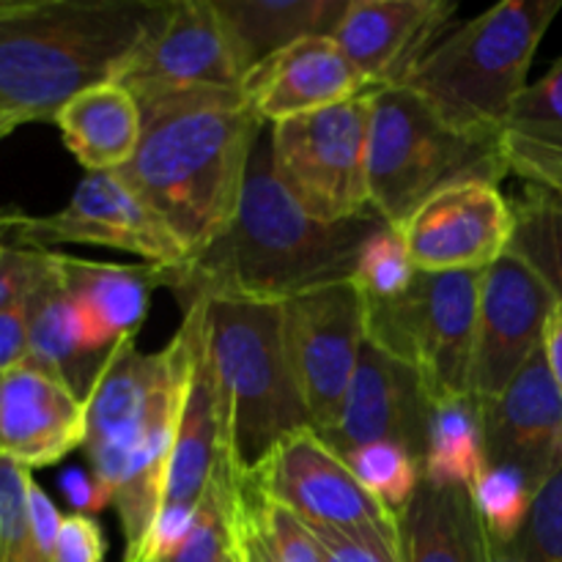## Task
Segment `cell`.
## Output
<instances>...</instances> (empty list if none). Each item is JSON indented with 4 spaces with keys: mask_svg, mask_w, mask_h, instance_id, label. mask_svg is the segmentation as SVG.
<instances>
[{
    "mask_svg": "<svg viewBox=\"0 0 562 562\" xmlns=\"http://www.w3.org/2000/svg\"><path fill=\"white\" fill-rule=\"evenodd\" d=\"M384 220L366 212L346 223H318L296 206L272 168L269 140L258 143L239 212L223 236L173 269H157L159 289L181 311L198 300L283 302L351 280L360 247Z\"/></svg>",
    "mask_w": 562,
    "mask_h": 562,
    "instance_id": "cell-1",
    "label": "cell"
},
{
    "mask_svg": "<svg viewBox=\"0 0 562 562\" xmlns=\"http://www.w3.org/2000/svg\"><path fill=\"white\" fill-rule=\"evenodd\" d=\"M140 113V143L119 173L190 258L234 223L263 121L241 88L154 97Z\"/></svg>",
    "mask_w": 562,
    "mask_h": 562,
    "instance_id": "cell-2",
    "label": "cell"
},
{
    "mask_svg": "<svg viewBox=\"0 0 562 562\" xmlns=\"http://www.w3.org/2000/svg\"><path fill=\"white\" fill-rule=\"evenodd\" d=\"M190 329L181 322L162 351L126 338L110 351L86 398L88 467L113 497L124 532V562H135L165 499L170 453L184 404Z\"/></svg>",
    "mask_w": 562,
    "mask_h": 562,
    "instance_id": "cell-3",
    "label": "cell"
},
{
    "mask_svg": "<svg viewBox=\"0 0 562 562\" xmlns=\"http://www.w3.org/2000/svg\"><path fill=\"white\" fill-rule=\"evenodd\" d=\"M165 0H9L0 11V110L55 121L86 88L119 75Z\"/></svg>",
    "mask_w": 562,
    "mask_h": 562,
    "instance_id": "cell-4",
    "label": "cell"
},
{
    "mask_svg": "<svg viewBox=\"0 0 562 562\" xmlns=\"http://www.w3.org/2000/svg\"><path fill=\"white\" fill-rule=\"evenodd\" d=\"M562 0H505L442 38L404 80L448 121L503 137Z\"/></svg>",
    "mask_w": 562,
    "mask_h": 562,
    "instance_id": "cell-5",
    "label": "cell"
},
{
    "mask_svg": "<svg viewBox=\"0 0 562 562\" xmlns=\"http://www.w3.org/2000/svg\"><path fill=\"white\" fill-rule=\"evenodd\" d=\"M508 162L503 137L477 135L445 119L406 86L376 88L368 132L371 209L401 225L437 192L464 181L503 184Z\"/></svg>",
    "mask_w": 562,
    "mask_h": 562,
    "instance_id": "cell-6",
    "label": "cell"
},
{
    "mask_svg": "<svg viewBox=\"0 0 562 562\" xmlns=\"http://www.w3.org/2000/svg\"><path fill=\"white\" fill-rule=\"evenodd\" d=\"M203 327L228 417L236 470L250 472L291 434L311 428L283 335V305L203 300Z\"/></svg>",
    "mask_w": 562,
    "mask_h": 562,
    "instance_id": "cell-7",
    "label": "cell"
},
{
    "mask_svg": "<svg viewBox=\"0 0 562 562\" xmlns=\"http://www.w3.org/2000/svg\"><path fill=\"white\" fill-rule=\"evenodd\" d=\"M483 272H417L406 294L366 302V340L417 373L431 404L470 395Z\"/></svg>",
    "mask_w": 562,
    "mask_h": 562,
    "instance_id": "cell-8",
    "label": "cell"
},
{
    "mask_svg": "<svg viewBox=\"0 0 562 562\" xmlns=\"http://www.w3.org/2000/svg\"><path fill=\"white\" fill-rule=\"evenodd\" d=\"M373 91L272 124L269 151L280 184L318 223L373 212L368 190V132Z\"/></svg>",
    "mask_w": 562,
    "mask_h": 562,
    "instance_id": "cell-9",
    "label": "cell"
},
{
    "mask_svg": "<svg viewBox=\"0 0 562 562\" xmlns=\"http://www.w3.org/2000/svg\"><path fill=\"white\" fill-rule=\"evenodd\" d=\"M245 477L307 525L376 536L398 549V516L357 481L349 464L313 428L274 445Z\"/></svg>",
    "mask_w": 562,
    "mask_h": 562,
    "instance_id": "cell-10",
    "label": "cell"
},
{
    "mask_svg": "<svg viewBox=\"0 0 562 562\" xmlns=\"http://www.w3.org/2000/svg\"><path fill=\"white\" fill-rule=\"evenodd\" d=\"M9 236L38 250H47L49 245L110 247L143 258L157 269H173L187 261L184 247L121 179L119 170L88 173L60 212L44 217L14 212Z\"/></svg>",
    "mask_w": 562,
    "mask_h": 562,
    "instance_id": "cell-11",
    "label": "cell"
},
{
    "mask_svg": "<svg viewBox=\"0 0 562 562\" xmlns=\"http://www.w3.org/2000/svg\"><path fill=\"white\" fill-rule=\"evenodd\" d=\"M113 82L146 102L181 91H234L245 69L214 0H173Z\"/></svg>",
    "mask_w": 562,
    "mask_h": 562,
    "instance_id": "cell-12",
    "label": "cell"
},
{
    "mask_svg": "<svg viewBox=\"0 0 562 562\" xmlns=\"http://www.w3.org/2000/svg\"><path fill=\"white\" fill-rule=\"evenodd\" d=\"M283 335L311 428L318 434L338 417L366 346L362 294L346 280L283 302Z\"/></svg>",
    "mask_w": 562,
    "mask_h": 562,
    "instance_id": "cell-13",
    "label": "cell"
},
{
    "mask_svg": "<svg viewBox=\"0 0 562 562\" xmlns=\"http://www.w3.org/2000/svg\"><path fill=\"white\" fill-rule=\"evenodd\" d=\"M560 296L527 261L505 252L483 272L470 395L492 401L541 351Z\"/></svg>",
    "mask_w": 562,
    "mask_h": 562,
    "instance_id": "cell-14",
    "label": "cell"
},
{
    "mask_svg": "<svg viewBox=\"0 0 562 562\" xmlns=\"http://www.w3.org/2000/svg\"><path fill=\"white\" fill-rule=\"evenodd\" d=\"M398 231L417 272H486L514 241V201L492 181H464L428 198Z\"/></svg>",
    "mask_w": 562,
    "mask_h": 562,
    "instance_id": "cell-15",
    "label": "cell"
},
{
    "mask_svg": "<svg viewBox=\"0 0 562 562\" xmlns=\"http://www.w3.org/2000/svg\"><path fill=\"white\" fill-rule=\"evenodd\" d=\"M431 409L417 373L366 340L338 417L318 437L340 459L360 445L393 442L423 464Z\"/></svg>",
    "mask_w": 562,
    "mask_h": 562,
    "instance_id": "cell-16",
    "label": "cell"
},
{
    "mask_svg": "<svg viewBox=\"0 0 562 562\" xmlns=\"http://www.w3.org/2000/svg\"><path fill=\"white\" fill-rule=\"evenodd\" d=\"M456 11L453 0H351L333 42L373 88L404 86Z\"/></svg>",
    "mask_w": 562,
    "mask_h": 562,
    "instance_id": "cell-17",
    "label": "cell"
},
{
    "mask_svg": "<svg viewBox=\"0 0 562 562\" xmlns=\"http://www.w3.org/2000/svg\"><path fill=\"white\" fill-rule=\"evenodd\" d=\"M477 406L488 464L521 472L538 492L562 464V393L543 349L497 398L477 401Z\"/></svg>",
    "mask_w": 562,
    "mask_h": 562,
    "instance_id": "cell-18",
    "label": "cell"
},
{
    "mask_svg": "<svg viewBox=\"0 0 562 562\" xmlns=\"http://www.w3.org/2000/svg\"><path fill=\"white\" fill-rule=\"evenodd\" d=\"M184 324L190 329V368H187L184 404H181L173 453H170L162 508H201L214 472L225 461H234L223 390L206 346L203 300L187 307Z\"/></svg>",
    "mask_w": 562,
    "mask_h": 562,
    "instance_id": "cell-19",
    "label": "cell"
},
{
    "mask_svg": "<svg viewBox=\"0 0 562 562\" xmlns=\"http://www.w3.org/2000/svg\"><path fill=\"white\" fill-rule=\"evenodd\" d=\"M88 437L86 401L36 362L0 373V459L22 470L53 467Z\"/></svg>",
    "mask_w": 562,
    "mask_h": 562,
    "instance_id": "cell-20",
    "label": "cell"
},
{
    "mask_svg": "<svg viewBox=\"0 0 562 562\" xmlns=\"http://www.w3.org/2000/svg\"><path fill=\"white\" fill-rule=\"evenodd\" d=\"M373 91L371 82L340 53L333 36L289 44L247 71L241 97L263 124L316 113Z\"/></svg>",
    "mask_w": 562,
    "mask_h": 562,
    "instance_id": "cell-21",
    "label": "cell"
},
{
    "mask_svg": "<svg viewBox=\"0 0 562 562\" xmlns=\"http://www.w3.org/2000/svg\"><path fill=\"white\" fill-rule=\"evenodd\" d=\"M64 291L75 305L82 340L93 355L108 357L121 340L137 338L148 313V300L159 289L157 267L102 263L55 252Z\"/></svg>",
    "mask_w": 562,
    "mask_h": 562,
    "instance_id": "cell-22",
    "label": "cell"
},
{
    "mask_svg": "<svg viewBox=\"0 0 562 562\" xmlns=\"http://www.w3.org/2000/svg\"><path fill=\"white\" fill-rule=\"evenodd\" d=\"M508 173L521 181L514 201L516 231L508 252L530 263L562 296V151L503 135Z\"/></svg>",
    "mask_w": 562,
    "mask_h": 562,
    "instance_id": "cell-23",
    "label": "cell"
},
{
    "mask_svg": "<svg viewBox=\"0 0 562 562\" xmlns=\"http://www.w3.org/2000/svg\"><path fill=\"white\" fill-rule=\"evenodd\" d=\"M497 552L467 488L423 481L398 514L401 562H492Z\"/></svg>",
    "mask_w": 562,
    "mask_h": 562,
    "instance_id": "cell-24",
    "label": "cell"
},
{
    "mask_svg": "<svg viewBox=\"0 0 562 562\" xmlns=\"http://www.w3.org/2000/svg\"><path fill=\"white\" fill-rule=\"evenodd\" d=\"M66 148L88 173L121 170L137 151L140 102L119 82H97L71 97L55 115Z\"/></svg>",
    "mask_w": 562,
    "mask_h": 562,
    "instance_id": "cell-25",
    "label": "cell"
},
{
    "mask_svg": "<svg viewBox=\"0 0 562 562\" xmlns=\"http://www.w3.org/2000/svg\"><path fill=\"white\" fill-rule=\"evenodd\" d=\"M351 0H214L247 71L289 44L333 36Z\"/></svg>",
    "mask_w": 562,
    "mask_h": 562,
    "instance_id": "cell-26",
    "label": "cell"
},
{
    "mask_svg": "<svg viewBox=\"0 0 562 562\" xmlns=\"http://www.w3.org/2000/svg\"><path fill=\"white\" fill-rule=\"evenodd\" d=\"M27 313H31V362L55 373L60 382L75 390L77 398L86 401L110 355H93L82 340L75 305L60 285L55 252L49 278L27 296Z\"/></svg>",
    "mask_w": 562,
    "mask_h": 562,
    "instance_id": "cell-27",
    "label": "cell"
},
{
    "mask_svg": "<svg viewBox=\"0 0 562 562\" xmlns=\"http://www.w3.org/2000/svg\"><path fill=\"white\" fill-rule=\"evenodd\" d=\"M488 467L481 406L472 395L434 404L428 420L423 481L470 492Z\"/></svg>",
    "mask_w": 562,
    "mask_h": 562,
    "instance_id": "cell-28",
    "label": "cell"
},
{
    "mask_svg": "<svg viewBox=\"0 0 562 562\" xmlns=\"http://www.w3.org/2000/svg\"><path fill=\"white\" fill-rule=\"evenodd\" d=\"M344 461L355 472L357 481L395 516L412 503L423 483L420 461L393 442L360 445L346 453Z\"/></svg>",
    "mask_w": 562,
    "mask_h": 562,
    "instance_id": "cell-29",
    "label": "cell"
},
{
    "mask_svg": "<svg viewBox=\"0 0 562 562\" xmlns=\"http://www.w3.org/2000/svg\"><path fill=\"white\" fill-rule=\"evenodd\" d=\"M472 505L483 527L499 549L514 547L530 519L536 492L521 472L488 464L481 481L470 488Z\"/></svg>",
    "mask_w": 562,
    "mask_h": 562,
    "instance_id": "cell-30",
    "label": "cell"
},
{
    "mask_svg": "<svg viewBox=\"0 0 562 562\" xmlns=\"http://www.w3.org/2000/svg\"><path fill=\"white\" fill-rule=\"evenodd\" d=\"M417 278L406 241L395 225L382 223L360 247L351 283L368 302H387L406 294Z\"/></svg>",
    "mask_w": 562,
    "mask_h": 562,
    "instance_id": "cell-31",
    "label": "cell"
},
{
    "mask_svg": "<svg viewBox=\"0 0 562 562\" xmlns=\"http://www.w3.org/2000/svg\"><path fill=\"white\" fill-rule=\"evenodd\" d=\"M236 499L245 508L247 519L252 521L258 538L269 549L274 562H324L316 538L307 530L305 521L291 514L285 505L258 492L245 475H239L236 481Z\"/></svg>",
    "mask_w": 562,
    "mask_h": 562,
    "instance_id": "cell-32",
    "label": "cell"
},
{
    "mask_svg": "<svg viewBox=\"0 0 562 562\" xmlns=\"http://www.w3.org/2000/svg\"><path fill=\"white\" fill-rule=\"evenodd\" d=\"M503 135L527 146L562 151V55L541 80L525 88Z\"/></svg>",
    "mask_w": 562,
    "mask_h": 562,
    "instance_id": "cell-33",
    "label": "cell"
},
{
    "mask_svg": "<svg viewBox=\"0 0 562 562\" xmlns=\"http://www.w3.org/2000/svg\"><path fill=\"white\" fill-rule=\"evenodd\" d=\"M234 461H225L214 472L206 494L198 508V521L192 536L170 562H225L231 554V494H234L236 477Z\"/></svg>",
    "mask_w": 562,
    "mask_h": 562,
    "instance_id": "cell-34",
    "label": "cell"
},
{
    "mask_svg": "<svg viewBox=\"0 0 562 562\" xmlns=\"http://www.w3.org/2000/svg\"><path fill=\"white\" fill-rule=\"evenodd\" d=\"M508 552L521 562H562V464L536 492L530 519Z\"/></svg>",
    "mask_w": 562,
    "mask_h": 562,
    "instance_id": "cell-35",
    "label": "cell"
},
{
    "mask_svg": "<svg viewBox=\"0 0 562 562\" xmlns=\"http://www.w3.org/2000/svg\"><path fill=\"white\" fill-rule=\"evenodd\" d=\"M53 272V250L25 247L0 236V311L16 302H25Z\"/></svg>",
    "mask_w": 562,
    "mask_h": 562,
    "instance_id": "cell-36",
    "label": "cell"
},
{
    "mask_svg": "<svg viewBox=\"0 0 562 562\" xmlns=\"http://www.w3.org/2000/svg\"><path fill=\"white\" fill-rule=\"evenodd\" d=\"M307 530L316 538L324 562H401L398 549L376 536H357L322 525H307Z\"/></svg>",
    "mask_w": 562,
    "mask_h": 562,
    "instance_id": "cell-37",
    "label": "cell"
},
{
    "mask_svg": "<svg viewBox=\"0 0 562 562\" xmlns=\"http://www.w3.org/2000/svg\"><path fill=\"white\" fill-rule=\"evenodd\" d=\"M104 532L93 516H64L53 562H104Z\"/></svg>",
    "mask_w": 562,
    "mask_h": 562,
    "instance_id": "cell-38",
    "label": "cell"
},
{
    "mask_svg": "<svg viewBox=\"0 0 562 562\" xmlns=\"http://www.w3.org/2000/svg\"><path fill=\"white\" fill-rule=\"evenodd\" d=\"M31 360V313L27 300L0 311V373Z\"/></svg>",
    "mask_w": 562,
    "mask_h": 562,
    "instance_id": "cell-39",
    "label": "cell"
},
{
    "mask_svg": "<svg viewBox=\"0 0 562 562\" xmlns=\"http://www.w3.org/2000/svg\"><path fill=\"white\" fill-rule=\"evenodd\" d=\"M27 521H31V536L33 547L42 554V560L53 562L55 543H58L60 525H64V516L58 514L55 503L49 499V494L38 486L31 477L27 483Z\"/></svg>",
    "mask_w": 562,
    "mask_h": 562,
    "instance_id": "cell-40",
    "label": "cell"
},
{
    "mask_svg": "<svg viewBox=\"0 0 562 562\" xmlns=\"http://www.w3.org/2000/svg\"><path fill=\"white\" fill-rule=\"evenodd\" d=\"M58 488L75 514L91 516L108 508V505H113V497H110L108 488L97 481V475L91 470H82V467H66L58 475Z\"/></svg>",
    "mask_w": 562,
    "mask_h": 562,
    "instance_id": "cell-41",
    "label": "cell"
},
{
    "mask_svg": "<svg viewBox=\"0 0 562 562\" xmlns=\"http://www.w3.org/2000/svg\"><path fill=\"white\" fill-rule=\"evenodd\" d=\"M541 349L543 357H547L549 371H552L554 384H558L562 393V296L558 300V305H554L552 316H549L547 329H543Z\"/></svg>",
    "mask_w": 562,
    "mask_h": 562,
    "instance_id": "cell-42",
    "label": "cell"
},
{
    "mask_svg": "<svg viewBox=\"0 0 562 562\" xmlns=\"http://www.w3.org/2000/svg\"><path fill=\"white\" fill-rule=\"evenodd\" d=\"M16 126H20V124H16V121L11 119V115H5L3 110H0V140H3V137H9L11 132L16 130Z\"/></svg>",
    "mask_w": 562,
    "mask_h": 562,
    "instance_id": "cell-43",
    "label": "cell"
},
{
    "mask_svg": "<svg viewBox=\"0 0 562 562\" xmlns=\"http://www.w3.org/2000/svg\"><path fill=\"white\" fill-rule=\"evenodd\" d=\"M492 562H521L519 558H514V554L508 552V549H499L497 554H494V560Z\"/></svg>",
    "mask_w": 562,
    "mask_h": 562,
    "instance_id": "cell-44",
    "label": "cell"
},
{
    "mask_svg": "<svg viewBox=\"0 0 562 562\" xmlns=\"http://www.w3.org/2000/svg\"><path fill=\"white\" fill-rule=\"evenodd\" d=\"M5 220H9V212H0V228L5 225Z\"/></svg>",
    "mask_w": 562,
    "mask_h": 562,
    "instance_id": "cell-45",
    "label": "cell"
},
{
    "mask_svg": "<svg viewBox=\"0 0 562 562\" xmlns=\"http://www.w3.org/2000/svg\"><path fill=\"white\" fill-rule=\"evenodd\" d=\"M225 562H236V558H234V549H231V554H228V560Z\"/></svg>",
    "mask_w": 562,
    "mask_h": 562,
    "instance_id": "cell-46",
    "label": "cell"
},
{
    "mask_svg": "<svg viewBox=\"0 0 562 562\" xmlns=\"http://www.w3.org/2000/svg\"><path fill=\"white\" fill-rule=\"evenodd\" d=\"M5 5H9V0H0V11H3Z\"/></svg>",
    "mask_w": 562,
    "mask_h": 562,
    "instance_id": "cell-47",
    "label": "cell"
}]
</instances>
